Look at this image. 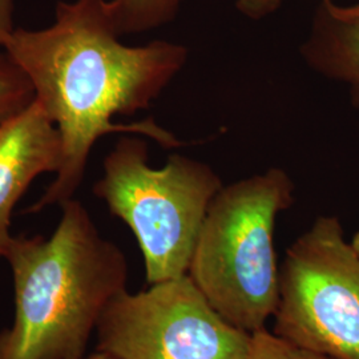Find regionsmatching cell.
Returning a JSON list of instances; mask_svg holds the SVG:
<instances>
[{
	"label": "cell",
	"instance_id": "1",
	"mask_svg": "<svg viewBox=\"0 0 359 359\" xmlns=\"http://www.w3.org/2000/svg\"><path fill=\"white\" fill-rule=\"evenodd\" d=\"M120 38L108 0H60L52 25L15 28L4 40L1 50L26 74L62 139L59 170L27 213L74 198L103 136L140 135L165 149L185 145L152 117L132 124L114 117L148 109L184 69L188 48L168 40L130 47Z\"/></svg>",
	"mask_w": 359,
	"mask_h": 359
},
{
	"label": "cell",
	"instance_id": "2",
	"mask_svg": "<svg viewBox=\"0 0 359 359\" xmlns=\"http://www.w3.org/2000/svg\"><path fill=\"white\" fill-rule=\"evenodd\" d=\"M50 238L13 236L15 318L0 333V359H81L104 310L127 290L128 261L76 198L62 204Z\"/></svg>",
	"mask_w": 359,
	"mask_h": 359
},
{
	"label": "cell",
	"instance_id": "3",
	"mask_svg": "<svg viewBox=\"0 0 359 359\" xmlns=\"http://www.w3.org/2000/svg\"><path fill=\"white\" fill-rule=\"evenodd\" d=\"M281 168L222 187L208 209L188 276L218 314L237 329H266L280 299L273 245L278 216L294 203Z\"/></svg>",
	"mask_w": 359,
	"mask_h": 359
},
{
	"label": "cell",
	"instance_id": "4",
	"mask_svg": "<svg viewBox=\"0 0 359 359\" xmlns=\"http://www.w3.org/2000/svg\"><path fill=\"white\" fill-rule=\"evenodd\" d=\"M216 170L184 154L148 163V144L123 136L103 163L92 192L135 234L149 285L188 274L208 209L222 188Z\"/></svg>",
	"mask_w": 359,
	"mask_h": 359
},
{
	"label": "cell",
	"instance_id": "5",
	"mask_svg": "<svg viewBox=\"0 0 359 359\" xmlns=\"http://www.w3.org/2000/svg\"><path fill=\"white\" fill-rule=\"evenodd\" d=\"M273 333L334 359H359V255L320 216L286 250Z\"/></svg>",
	"mask_w": 359,
	"mask_h": 359
},
{
	"label": "cell",
	"instance_id": "6",
	"mask_svg": "<svg viewBox=\"0 0 359 359\" xmlns=\"http://www.w3.org/2000/svg\"><path fill=\"white\" fill-rule=\"evenodd\" d=\"M96 334L97 350L117 359H243L252 335L225 321L188 274L116 295Z\"/></svg>",
	"mask_w": 359,
	"mask_h": 359
},
{
	"label": "cell",
	"instance_id": "7",
	"mask_svg": "<svg viewBox=\"0 0 359 359\" xmlns=\"http://www.w3.org/2000/svg\"><path fill=\"white\" fill-rule=\"evenodd\" d=\"M60 161V133L36 102L0 126V257L13 241V208L34 180L56 173Z\"/></svg>",
	"mask_w": 359,
	"mask_h": 359
},
{
	"label": "cell",
	"instance_id": "8",
	"mask_svg": "<svg viewBox=\"0 0 359 359\" xmlns=\"http://www.w3.org/2000/svg\"><path fill=\"white\" fill-rule=\"evenodd\" d=\"M299 53L313 72L342 84L359 109V4L321 0Z\"/></svg>",
	"mask_w": 359,
	"mask_h": 359
},
{
	"label": "cell",
	"instance_id": "9",
	"mask_svg": "<svg viewBox=\"0 0 359 359\" xmlns=\"http://www.w3.org/2000/svg\"><path fill=\"white\" fill-rule=\"evenodd\" d=\"M182 0H108L116 31L120 36L154 31L170 23Z\"/></svg>",
	"mask_w": 359,
	"mask_h": 359
},
{
	"label": "cell",
	"instance_id": "10",
	"mask_svg": "<svg viewBox=\"0 0 359 359\" xmlns=\"http://www.w3.org/2000/svg\"><path fill=\"white\" fill-rule=\"evenodd\" d=\"M35 102V92L26 74L6 52H0V126Z\"/></svg>",
	"mask_w": 359,
	"mask_h": 359
},
{
	"label": "cell",
	"instance_id": "11",
	"mask_svg": "<svg viewBox=\"0 0 359 359\" xmlns=\"http://www.w3.org/2000/svg\"><path fill=\"white\" fill-rule=\"evenodd\" d=\"M243 359H334L283 339L268 329L250 335V344Z\"/></svg>",
	"mask_w": 359,
	"mask_h": 359
},
{
	"label": "cell",
	"instance_id": "12",
	"mask_svg": "<svg viewBox=\"0 0 359 359\" xmlns=\"http://www.w3.org/2000/svg\"><path fill=\"white\" fill-rule=\"evenodd\" d=\"M286 0H237L236 10L246 19L261 20L276 13Z\"/></svg>",
	"mask_w": 359,
	"mask_h": 359
},
{
	"label": "cell",
	"instance_id": "13",
	"mask_svg": "<svg viewBox=\"0 0 359 359\" xmlns=\"http://www.w3.org/2000/svg\"><path fill=\"white\" fill-rule=\"evenodd\" d=\"M15 0H0V48L6 38L15 29L13 27Z\"/></svg>",
	"mask_w": 359,
	"mask_h": 359
},
{
	"label": "cell",
	"instance_id": "14",
	"mask_svg": "<svg viewBox=\"0 0 359 359\" xmlns=\"http://www.w3.org/2000/svg\"><path fill=\"white\" fill-rule=\"evenodd\" d=\"M81 359H117L115 357H112L111 354H108V353H104V351H96V353H93V354H90L88 357H84V358Z\"/></svg>",
	"mask_w": 359,
	"mask_h": 359
},
{
	"label": "cell",
	"instance_id": "15",
	"mask_svg": "<svg viewBox=\"0 0 359 359\" xmlns=\"http://www.w3.org/2000/svg\"><path fill=\"white\" fill-rule=\"evenodd\" d=\"M350 243H351L353 248L355 249V252L359 255V231L355 233V236L353 237V240Z\"/></svg>",
	"mask_w": 359,
	"mask_h": 359
}]
</instances>
